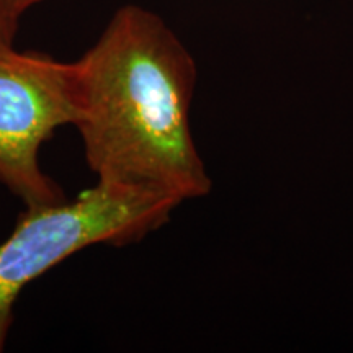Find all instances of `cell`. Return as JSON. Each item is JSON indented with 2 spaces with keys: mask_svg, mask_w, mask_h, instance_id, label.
Wrapping results in <instances>:
<instances>
[{
  "mask_svg": "<svg viewBox=\"0 0 353 353\" xmlns=\"http://www.w3.org/2000/svg\"><path fill=\"white\" fill-rule=\"evenodd\" d=\"M76 70L74 126L99 182L151 190L180 205L208 195L211 179L190 130L196 64L161 17L118 8Z\"/></svg>",
  "mask_w": 353,
  "mask_h": 353,
  "instance_id": "cell-1",
  "label": "cell"
},
{
  "mask_svg": "<svg viewBox=\"0 0 353 353\" xmlns=\"http://www.w3.org/2000/svg\"><path fill=\"white\" fill-rule=\"evenodd\" d=\"M179 201L138 187L97 182L74 201L26 208L0 244V352L30 281L95 244L138 242L169 221Z\"/></svg>",
  "mask_w": 353,
  "mask_h": 353,
  "instance_id": "cell-2",
  "label": "cell"
},
{
  "mask_svg": "<svg viewBox=\"0 0 353 353\" xmlns=\"http://www.w3.org/2000/svg\"><path fill=\"white\" fill-rule=\"evenodd\" d=\"M76 63L34 52L0 50V183L26 208L65 200L39 169V149L59 126L76 125Z\"/></svg>",
  "mask_w": 353,
  "mask_h": 353,
  "instance_id": "cell-3",
  "label": "cell"
},
{
  "mask_svg": "<svg viewBox=\"0 0 353 353\" xmlns=\"http://www.w3.org/2000/svg\"><path fill=\"white\" fill-rule=\"evenodd\" d=\"M17 25H19V20L13 19L12 13L8 12L6 0H0V50L13 46Z\"/></svg>",
  "mask_w": 353,
  "mask_h": 353,
  "instance_id": "cell-4",
  "label": "cell"
},
{
  "mask_svg": "<svg viewBox=\"0 0 353 353\" xmlns=\"http://www.w3.org/2000/svg\"><path fill=\"white\" fill-rule=\"evenodd\" d=\"M43 2V0H6V6L8 8V12L12 13L13 19L19 20L21 17V13L28 10L30 7H33L34 3Z\"/></svg>",
  "mask_w": 353,
  "mask_h": 353,
  "instance_id": "cell-5",
  "label": "cell"
}]
</instances>
